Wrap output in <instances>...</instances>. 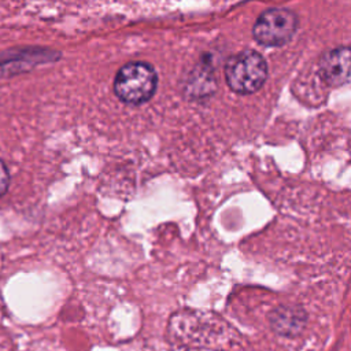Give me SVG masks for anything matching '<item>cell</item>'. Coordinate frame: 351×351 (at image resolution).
<instances>
[{"mask_svg": "<svg viewBox=\"0 0 351 351\" xmlns=\"http://www.w3.org/2000/svg\"><path fill=\"white\" fill-rule=\"evenodd\" d=\"M269 66L266 59L254 49L233 55L225 64V80L230 90L239 95L258 92L266 82Z\"/></svg>", "mask_w": 351, "mask_h": 351, "instance_id": "cell-1", "label": "cell"}, {"mask_svg": "<svg viewBox=\"0 0 351 351\" xmlns=\"http://www.w3.org/2000/svg\"><path fill=\"white\" fill-rule=\"evenodd\" d=\"M158 86V74L148 62H129L119 69L114 80L117 97L133 106L147 103Z\"/></svg>", "mask_w": 351, "mask_h": 351, "instance_id": "cell-2", "label": "cell"}, {"mask_svg": "<svg viewBox=\"0 0 351 351\" xmlns=\"http://www.w3.org/2000/svg\"><path fill=\"white\" fill-rule=\"evenodd\" d=\"M298 25V16L292 10L285 7L269 8L255 21L252 37L262 47H282L292 40Z\"/></svg>", "mask_w": 351, "mask_h": 351, "instance_id": "cell-3", "label": "cell"}, {"mask_svg": "<svg viewBox=\"0 0 351 351\" xmlns=\"http://www.w3.org/2000/svg\"><path fill=\"white\" fill-rule=\"evenodd\" d=\"M318 74L330 86H340L350 80V49L340 47L322 55L318 62Z\"/></svg>", "mask_w": 351, "mask_h": 351, "instance_id": "cell-4", "label": "cell"}, {"mask_svg": "<svg viewBox=\"0 0 351 351\" xmlns=\"http://www.w3.org/2000/svg\"><path fill=\"white\" fill-rule=\"evenodd\" d=\"M270 324L276 332L282 336L298 335L304 325V314L293 307H278L273 311Z\"/></svg>", "mask_w": 351, "mask_h": 351, "instance_id": "cell-5", "label": "cell"}, {"mask_svg": "<svg viewBox=\"0 0 351 351\" xmlns=\"http://www.w3.org/2000/svg\"><path fill=\"white\" fill-rule=\"evenodd\" d=\"M10 182V174L5 165L0 160V196L5 193Z\"/></svg>", "mask_w": 351, "mask_h": 351, "instance_id": "cell-6", "label": "cell"}]
</instances>
